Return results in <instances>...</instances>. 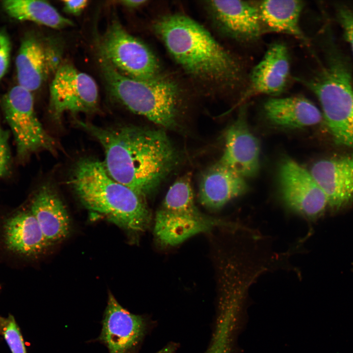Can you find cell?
<instances>
[{
  "label": "cell",
  "instance_id": "6da1fadb",
  "mask_svg": "<svg viewBox=\"0 0 353 353\" xmlns=\"http://www.w3.org/2000/svg\"><path fill=\"white\" fill-rule=\"evenodd\" d=\"M76 123L102 146L103 162L109 175L144 199L156 188L176 162L175 150L163 131Z\"/></svg>",
  "mask_w": 353,
  "mask_h": 353
},
{
  "label": "cell",
  "instance_id": "7a4b0ae2",
  "mask_svg": "<svg viewBox=\"0 0 353 353\" xmlns=\"http://www.w3.org/2000/svg\"><path fill=\"white\" fill-rule=\"evenodd\" d=\"M174 59L200 79L232 86L242 79L239 62L198 23L184 15L165 16L154 25Z\"/></svg>",
  "mask_w": 353,
  "mask_h": 353
},
{
  "label": "cell",
  "instance_id": "3957f363",
  "mask_svg": "<svg viewBox=\"0 0 353 353\" xmlns=\"http://www.w3.org/2000/svg\"><path fill=\"white\" fill-rule=\"evenodd\" d=\"M71 183L81 203L130 233L144 231L151 221L145 199L108 174L103 162L85 158L74 169Z\"/></svg>",
  "mask_w": 353,
  "mask_h": 353
},
{
  "label": "cell",
  "instance_id": "277c9868",
  "mask_svg": "<svg viewBox=\"0 0 353 353\" xmlns=\"http://www.w3.org/2000/svg\"><path fill=\"white\" fill-rule=\"evenodd\" d=\"M107 89L115 100L129 110L164 127L175 123L178 90L173 82L160 77L141 79L125 76L100 58Z\"/></svg>",
  "mask_w": 353,
  "mask_h": 353
},
{
  "label": "cell",
  "instance_id": "5b68a950",
  "mask_svg": "<svg viewBox=\"0 0 353 353\" xmlns=\"http://www.w3.org/2000/svg\"><path fill=\"white\" fill-rule=\"evenodd\" d=\"M299 80L317 97L334 141L353 148V85L344 61L333 56L313 76Z\"/></svg>",
  "mask_w": 353,
  "mask_h": 353
},
{
  "label": "cell",
  "instance_id": "8992f818",
  "mask_svg": "<svg viewBox=\"0 0 353 353\" xmlns=\"http://www.w3.org/2000/svg\"><path fill=\"white\" fill-rule=\"evenodd\" d=\"M0 105L15 138L19 162L41 150L55 152L56 142L38 119L30 91L15 86L2 97Z\"/></svg>",
  "mask_w": 353,
  "mask_h": 353
},
{
  "label": "cell",
  "instance_id": "52a82bcc",
  "mask_svg": "<svg viewBox=\"0 0 353 353\" xmlns=\"http://www.w3.org/2000/svg\"><path fill=\"white\" fill-rule=\"evenodd\" d=\"M99 49L100 58L125 76L141 79L159 77V66L154 55L117 21L108 27Z\"/></svg>",
  "mask_w": 353,
  "mask_h": 353
},
{
  "label": "cell",
  "instance_id": "ba28073f",
  "mask_svg": "<svg viewBox=\"0 0 353 353\" xmlns=\"http://www.w3.org/2000/svg\"><path fill=\"white\" fill-rule=\"evenodd\" d=\"M277 181L281 200L293 212L314 221L328 209L327 198L310 171L294 160L281 161Z\"/></svg>",
  "mask_w": 353,
  "mask_h": 353
},
{
  "label": "cell",
  "instance_id": "9c48e42d",
  "mask_svg": "<svg viewBox=\"0 0 353 353\" xmlns=\"http://www.w3.org/2000/svg\"><path fill=\"white\" fill-rule=\"evenodd\" d=\"M99 91L95 80L69 63L55 72L50 90V112L59 121L65 112L90 113L96 110Z\"/></svg>",
  "mask_w": 353,
  "mask_h": 353
},
{
  "label": "cell",
  "instance_id": "30bf717a",
  "mask_svg": "<svg viewBox=\"0 0 353 353\" xmlns=\"http://www.w3.org/2000/svg\"><path fill=\"white\" fill-rule=\"evenodd\" d=\"M309 171L324 192L331 213L353 205V153L320 160Z\"/></svg>",
  "mask_w": 353,
  "mask_h": 353
},
{
  "label": "cell",
  "instance_id": "8fae6325",
  "mask_svg": "<svg viewBox=\"0 0 353 353\" xmlns=\"http://www.w3.org/2000/svg\"><path fill=\"white\" fill-rule=\"evenodd\" d=\"M58 51L34 35L22 40L16 58L19 85L31 92L38 90L59 67Z\"/></svg>",
  "mask_w": 353,
  "mask_h": 353
},
{
  "label": "cell",
  "instance_id": "7c38bea8",
  "mask_svg": "<svg viewBox=\"0 0 353 353\" xmlns=\"http://www.w3.org/2000/svg\"><path fill=\"white\" fill-rule=\"evenodd\" d=\"M225 141L218 162L244 178L255 176L259 169L260 145L249 128L244 108L227 129Z\"/></svg>",
  "mask_w": 353,
  "mask_h": 353
},
{
  "label": "cell",
  "instance_id": "4fadbf2b",
  "mask_svg": "<svg viewBox=\"0 0 353 353\" xmlns=\"http://www.w3.org/2000/svg\"><path fill=\"white\" fill-rule=\"evenodd\" d=\"M144 331L143 318L124 308L109 293L99 340L109 353H128Z\"/></svg>",
  "mask_w": 353,
  "mask_h": 353
},
{
  "label": "cell",
  "instance_id": "5bb4252c",
  "mask_svg": "<svg viewBox=\"0 0 353 353\" xmlns=\"http://www.w3.org/2000/svg\"><path fill=\"white\" fill-rule=\"evenodd\" d=\"M290 71L286 46L280 43L272 44L252 70L249 87L240 102L256 95L276 96L282 93L286 86Z\"/></svg>",
  "mask_w": 353,
  "mask_h": 353
},
{
  "label": "cell",
  "instance_id": "9a60e30c",
  "mask_svg": "<svg viewBox=\"0 0 353 353\" xmlns=\"http://www.w3.org/2000/svg\"><path fill=\"white\" fill-rule=\"evenodd\" d=\"M208 6L220 28L228 36L240 41H252L262 32L258 7L242 0H210Z\"/></svg>",
  "mask_w": 353,
  "mask_h": 353
},
{
  "label": "cell",
  "instance_id": "2e32d148",
  "mask_svg": "<svg viewBox=\"0 0 353 353\" xmlns=\"http://www.w3.org/2000/svg\"><path fill=\"white\" fill-rule=\"evenodd\" d=\"M222 226L232 227L234 225L208 216L196 218L171 213L160 208L155 215L154 234L160 245L171 247L193 235Z\"/></svg>",
  "mask_w": 353,
  "mask_h": 353
},
{
  "label": "cell",
  "instance_id": "e0dca14e",
  "mask_svg": "<svg viewBox=\"0 0 353 353\" xmlns=\"http://www.w3.org/2000/svg\"><path fill=\"white\" fill-rule=\"evenodd\" d=\"M3 237L9 251L25 257L39 255L51 246L29 210L18 211L5 220Z\"/></svg>",
  "mask_w": 353,
  "mask_h": 353
},
{
  "label": "cell",
  "instance_id": "ac0fdd59",
  "mask_svg": "<svg viewBox=\"0 0 353 353\" xmlns=\"http://www.w3.org/2000/svg\"><path fill=\"white\" fill-rule=\"evenodd\" d=\"M29 210L50 245L62 241L69 235V215L61 200L50 187L43 186L36 192Z\"/></svg>",
  "mask_w": 353,
  "mask_h": 353
},
{
  "label": "cell",
  "instance_id": "d6986e66",
  "mask_svg": "<svg viewBox=\"0 0 353 353\" xmlns=\"http://www.w3.org/2000/svg\"><path fill=\"white\" fill-rule=\"evenodd\" d=\"M248 189L244 178L217 162L202 177L199 200L207 209L216 210L231 200L244 194Z\"/></svg>",
  "mask_w": 353,
  "mask_h": 353
},
{
  "label": "cell",
  "instance_id": "ffe728a7",
  "mask_svg": "<svg viewBox=\"0 0 353 353\" xmlns=\"http://www.w3.org/2000/svg\"><path fill=\"white\" fill-rule=\"evenodd\" d=\"M263 109L270 122L288 128H300L315 125L323 117L317 106L302 96L270 99L264 104Z\"/></svg>",
  "mask_w": 353,
  "mask_h": 353
},
{
  "label": "cell",
  "instance_id": "44dd1931",
  "mask_svg": "<svg viewBox=\"0 0 353 353\" xmlns=\"http://www.w3.org/2000/svg\"><path fill=\"white\" fill-rule=\"evenodd\" d=\"M304 4L296 0H269L258 6L261 24L270 31L284 33L305 41L300 26Z\"/></svg>",
  "mask_w": 353,
  "mask_h": 353
},
{
  "label": "cell",
  "instance_id": "7402d4cb",
  "mask_svg": "<svg viewBox=\"0 0 353 353\" xmlns=\"http://www.w3.org/2000/svg\"><path fill=\"white\" fill-rule=\"evenodd\" d=\"M1 5L9 16L20 21H31L55 29L73 25L46 1L6 0L2 1Z\"/></svg>",
  "mask_w": 353,
  "mask_h": 353
},
{
  "label": "cell",
  "instance_id": "603a6c76",
  "mask_svg": "<svg viewBox=\"0 0 353 353\" xmlns=\"http://www.w3.org/2000/svg\"><path fill=\"white\" fill-rule=\"evenodd\" d=\"M161 208L168 212L202 218L206 215L197 208L189 176H184L176 181L168 191Z\"/></svg>",
  "mask_w": 353,
  "mask_h": 353
},
{
  "label": "cell",
  "instance_id": "cb8c5ba5",
  "mask_svg": "<svg viewBox=\"0 0 353 353\" xmlns=\"http://www.w3.org/2000/svg\"><path fill=\"white\" fill-rule=\"evenodd\" d=\"M0 332L11 353H26L21 332L12 315L0 317Z\"/></svg>",
  "mask_w": 353,
  "mask_h": 353
},
{
  "label": "cell",
  "instance_id": "d4e9b609",
  "mask_svg": "<svg viewBox=\"0 0 353 353\" xmlns=\"http://www.w3.org/2000/svg\"><path fill=\"white\" fill-rule=\"evenodd\" d=\"M9 133L0 124V177L7 176L11 169V153L8 143Z\"/></svg>",
  "mask_w": 353,
  "mask_h": 353
},
{
  "label": "cell",
  "instance_id": "484cf974",
  "mask_svg": "<svg viewBox=\"0 0 353 353\" xmlns=\"http://www.w3.org/2000/svg\"><path fill=\"white\" fill-rule=\"evenodd\" d=\"M337 18L353 52V10L345 5L339 6L337 8Z\"/></svg>",
  "mask_w": 353,
  "mask_h": 353
},
{
  "label": "cell",
  "instance_id": "4316f807",
  "mask_svg": "<svg viewBox=\"0 0 353 353\" xmlns=\"http://www.w3.org/2000/svg\"><path fill=\"white\" fill-rule=\"evenodd\" d=\"M11 42L7 33L0 31V81L9 68L11 53Z\"/></svg>",
  "mask_w": 353,
  "mask_h": 353
},
{
  "label": "cell",
  "instance_id": "83f0119b",
  "mask_svg": "<svg viewBox=\"0 0 353 353\" xmlns=\"http://www.w3.org/2000/svg\"><path fill=\"white\" fill-rule=\"evenodd\" d=\"M64 11L69 14L78 15L82 12L88 5V1L87 0H63Z\"/></svg>",
  "mask_w": 353,
  "mask_h": 353
},
{
  "label": "cell",
  "instance_id": "f1b7e54d",
  "mask_svg": "<svg viewBox=\"0 0 353 353\" xmlns=\"http://www.w3.org/2000/svg\"><path fill=\"white\" fill-rule=\"evenodd\" d=\"M148 1L147 0H125L120 1V4L126 7L129 8H138L145 4Z\"/></svg>",
  "mask_w": 353,
  "mask_h": 353
},
{
  "label": "cell",
  "instance_id": "f546056e",
  "mask_svg": "<svg viewBox=\"0 0 353 353\" xmlns=\"http://www.w3.org/2000/svg\"><path fill=\"white\" fill-rule=\"evenodd\" d=\"M175 351V346L173 345H170L160 350L156 353H174Z\"/></svg>",
  "mask_w": 353,
  "mask_h": 353
}]
</instances>
